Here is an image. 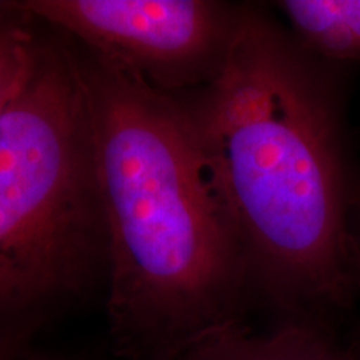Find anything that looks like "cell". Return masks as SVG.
<instances>
[{
	"label": "cell",
	"instance_id": "1",
	"mask_svg": "<svg viewBox=\"0 0 360 360\" xmlns=\"http://www.w3.org/2000/svg\"><path fill=\"white\" fill-rule=\"evenodd\" d=\"M74 53L107 265V323L124 360H177L237 321L250 282L182 105L119 62Z\"/></svg>",
	"mask_w": 360,
	"mask_h": 360
},
{
	"label": "cell",
	"instance_id": "2",
	"mask_svg": "<svg viewBox=\"0 0 360 360\" xmlns=\"http://www.w3.org/2000/svg\"><path fill=\"white\" fill-rule=\"evenodd\" d=\"M175 97L250 281L290 317L342 302L352 247L339 122L332 90L300 45L238 8L217 75Z\"/></svg>",
	"mask_w": 360,
	"mask_h": 360
},
{
	"label": "cell",
	"instance_id": "3",
	"mask_svg": "<svg viewBox=\"0 0 360 360\" xmlns=\"http://www.w3.org/2000/svg\"><path fill=\"white\" fill-rule=\"evenodd\" d=\"M97 255L103 231L82 82L70 49L44 42L0 115V315L75 294Z\"/></svg>",
	"mask_w": 360,
	"mask_h": 360
},
{
	"label": "cell",
	"instance_id": "4",
	"mask_svg": "<svg viewBox=\"0 0 360 360\" xmlns=\"http://www.w3.org/2000/svg\"><path fill=\"white\" fill-rule=\"evenodd\" d=\"M35 20L70 34L152 87L182 96L222 67L238 8L210 0H24Z\"/></svg>",
	"mask_w": 360,
	"mask_h": 360
},
{
	"label": "cell",
	"instance_id": "5",
	"mask_svg": "<svg viewBox=\"0 0 360 360\" xmlns=\"http://www.w3.org/2000/svg\"><path fill=\"white\" fill-rule=\"evenodd\" d=\"M177 360H354L315 323L289 317L276 328L254 330L240 319L207 332Z\"/></svg>",
	"mask_w": 360,
	"mask_h": 360
},
{
	"label": "cell",
	"instance_id": "6",
	"mask_svg": "<svg viewBox=\"0 0 360 360\" xmlns=\"http://www.w3.org/2000/svg\"><path fill=\"white\" fill-rule=\"evenodd\" d=\"M278 8L314 52L360 60V0H285Z\"/></svg>",
	"mask_w": 360,
	"mask_h": 360
},
{
	"label": "cell",
	"instance_id": "7",
	"mask_svg": "<svg viewBox=\"0 0 360 360\" xmlns=\"http://www.w3.org/2000/svg\"><path fill=\"white\" fill-rule=\"evenodd\" d=\"M32 20L22 8L20 15L0 24V115L11 105L37 65L44 42L35 35Z\"/></svg>",
	"mask_w": 360,
	"mask_h": 360
},
{
	"label": "cell",
	"instance_id": "8",
	"mask_svg": "<svg viewBox=\"0 0 360 360\" xmlns=\"http://www.w3.org/2000/svg\"><path fill=\"white\" fill-rule=\"evenodd\" d=\"M27 339L29 334L22 326L0 327V360H15Z\"/></svg>",
	"mask_w": 360,
	"mask_h": 360
},
{
	"label": "cell",
	"instance_id": "9",
	"mask_svg": "<svg viewBox=\"0 0 360 360\" xmlns=\"http://www.w3.org/2000/svg\"><path fill=\"white\" fill-rule=\"evenodd\" d=\"M22 8L19 2H0V24L8 19H13V17L20 15Z\"/></svg>",
	"mask_w": 360,
	"mask_h": 360
},
{
	"label": "cell",
	"instance_id": "10",
	"mask_svg": "<svg viewBox=\"0 0 360 360\" xmlns=\"http://www.w3.org/2000/svg\"><path fill=\"white\" fill-rule=\"evenodd\" d=\"M32 360H62V359H49V357H42V359H32Z\"/></svg>",
	"mask_w": 360,
	"mask_h": 360
}]
</instances>
